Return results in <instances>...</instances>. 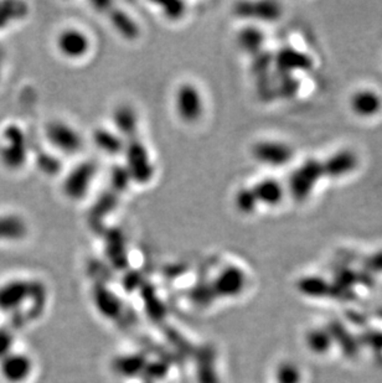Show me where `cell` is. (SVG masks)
<instances>
[{
	"instance_id": "6da1fadb",
	"label": "cell",
	"mask_w": 382,
	"mask_h": 383,
	"mask_svg": "<svg viewBox=\"0 0 382 383\" xmlns=\"http://www.w3.org/2000/svg\"><path fill=\"white\" fill-rule=\"evenodd\" d=\"M326 179V173L323 168V160L309 158L298 165L291 175L287 184V193L298 204L306 202L316 193L318 185Z\"/></svg>"
},
{
	"instance_id": "7a4b0ae2",
	"label": "cell",
	"mask_w": 382,
	"mask_h": 383,
	"mask_svg": "<svg viewBox=\"0 0 382 383\" xmlns=\"http://www.w3.org/2000/svg\"><path fill=\"white\" fill-rule=\"evenodd\" d=\"M174 108L181 122L196 124L204 116V96L195 83L184 82L179 85L174 95Z\"/></svg>"
},
{
	"instance_id": "3957f363",
	"label": "cell",
	"mask_w": 382,
	"mask_h": 383,
	"mask_svg": "<svg viewBox=\"0 0 382 383\" xmlns=\"http://www.w3.org/2000/svg\"><path fill=\"white\" fill-rule=\"evenodd\" d=\"M123 155L126 158L124 166L127 168L133 183L144 185L153 180L155 168L148 149L141 139L127 140Z\"/></svg>"
},
{
	"instance_id": "277c9868",
	"label": "cell",
	"mask_w": 382,
	"mask_h": 383,
	"mask_svg": "<svg viewBox=\"0 0 382 383\" xmlns=\"http://www.w3.org/2000/svg\"><path fill=\"white\" fill-rule=\"evenodd\" d=\"M55 49L67 61H81L91 52V37L83 29L66 26L55 36Z\"/></svg>"
},
{
	"instance_id": "5b68a950",
	"label": "cell",
	"mask_w": 382,
	"mask_h": 383,
	"mask_svg": "<svg viewBox=\"0 0 382 383\" xmlns=\"http://www.w3.org/2000/svg\"><path fill=\"white\" fill-rule=\"evenodd\" d=\"M251 154L257 163L268 168H283L294 158V150L285 142L263 139L253 144Z\"/></svg>"
},
{
	"instance_id": "8992f818",
	"label": "cell",
	"mask_w": 382,
	"mask_h": 383,
	"mask_svg": "<svg viewBox=\"0 0 382 383\" xmlns=\"http://www.w3.org/2000/svg\"><path fill=\"white\" fill-rule=\"evenodd\" d=\"M46 138L52 148L65 155H75L81 152L83 139L76 128L62 121H52L46 127Z\"/></svg>"
},
{
	"instance_id": "52a82bcc",
	"label": "cell",
	"mask_w": 382,
	"mask_h": 383,
	"mask_svg": "<svg viewBox=\"0 0 382 383\" xmlns=\"http://www.w3.org/2000/svg\"><path fill=\"white\" fill-rule=\"evenodd\" d=\"M360 166V158L355 150L349 148L339 149L323 160L326 178L330 180L345 179L354 174Z\"/></svg>"
},
{
	"instance_id": "ba28073f",
	"label": "cell",
	"mask_w": 382,
	"mask_h": 383,
	"mask_svg": "<svg viewBox=\"0 0 382 383\" xmlns=\"http://www.w3.org/2000/svg\"><path fill=\"white\" fill-rule=\"evenodd\" d=\"M349 107L355 117L362 119L376 117L382 112V96L375 88H357L350 95Z\"/></svg>"
},
{
	"instance_id": "9c48e42d",
	"label": "cell",
	"mask_w": 382,
	"mask_h": 383,
	"mask_svg": "<svg viewBox=\"0 0 382 383\" xmlns=\"http://www.w3.org/2000/svg\"><path fill=\"white\" fill-rule=\"evenodd\" d=\"M96 176V166L92 163H81L71 170L64 183V191L71 200H81L91 189Z\"/></svg>"
},
{
	"instance_id": "30bf717a",
	"label": "cell",
	"mask_w": 382,
	"mask_h": 383,
	"mask_svg": "<svg viewBox=\"0 0 382 383\" xmlns=\"http://www.w3.org/2000/svg\"><path fill=\"white\" fill-rule=\"evenodd\" d=\"M234 14L242 19L275 23L282 16V6L275 1H244L234 6Z\"/></svg>"
},
{
	"instance_id": "8fae6325",
	"label": "cell",
	"mask_w": 382,
	"mask_h": 383,
	"mask_svg": "<svg viewBox=\"0 0 382 383\" xmlns=\"http://www.w3.org/2000/svg\"><path fill=\"white\" fill-rule=\"evenodd\" d=\"M252 189L260 206L267 207H275L282 204L287 194V189L283 184L273 178H265L257 181L255 185H252Z\"/></svg>"
},
{
	"instance_id": "7c38bea8",
	"label": "cell",
	"mask_w": 382,
	"mask_h": 383,
	"mask_svg": "<svg viewBox=\"0 0 382 383\" xmlns=\"http://www.w3.org/2000/svg\"><path fill=\"white\" fill-rule=\"evenodd\" d=\"M113 126L114 130L121 134L123 138L131 140L137 138L138 133V114L134 108L128 104H119L114 108L112 113Z\"/></svg>"
},
{
	"instance_id": "4fadbf2b",
	"label": "cell",
	"mask_w": 382,
	"mask_h": 383,
	"mask_svg": "<svg viewBox=\"0 0 382 383\" xmlns=\"http://www.w3.org/2000/svg\"><path fill=\"white\" fill-rule=\"evenodd\" d=\"M236 42L241 51L255 56L263 51L265 44V31L256 24H247L237 32Z\"/></svg>"
},
{
	"instance_id": "5bb4252c",
	"label": "cell",
	"mask_w": 382,
	"mask_h": 383,
	"mask_svg": "<svg viewBox=\"0 0 382 383\" xmlns=\"http://www.w3.org/2000/svg\"><path fill=\"white\" fill-rule=\"evenodd\" d=\"M106 16H108L114 31L124 40L136 41L139 39L141 28L138 25L136 19L132 16H129L127 11L118 9L113 6Z\"/></svg>"
},
{
	"instance_id": "9a60e30c",
	"label": "cell",
	"mask_w": 382,
	"mask_h": 383,
	"mask_svg": "<svg viewBox=\"0 0 382 383\" xmlns=\"http://www.w3.org/2000/svg\"><path fill=\"white\" fill-rule=\"evenodd\" d=\"M93 142L103 153L112 157H117L124 153L126 149V139L121 134H118L114 129L108 128H98L93 133Z\"/></svg>"
},
{
	"instance_id": "2e32d148",
	"label": "cell",
	"mask_w": 382,
	"mask_h": 383,
	"mask_svg": "<svg viewBox=\"0 0 382 383\" xmlns=\"http://www.w3.org/2000/svg\"><path fill=\"white\" fill-rule=\"evenodd\" d=\"M275 65L282 71H306L311 68V59L296 49H282L275 56Z\"/></svg>"
},
{
	"instance_id": "e0dca14e",
	"label": "cell",
	"mask_w": 382,
	"mask_h": 383,
	"mask_svg": "<svg viewBox=\"0 0 382 383\" xmlns=\"http://www.w3.org/2000/svg\"><path fill=\"white\" fill-rule=\"evenodd\" d=\"M234 206L242 215H253L260 207L252 186L241 188L234 195Z\"/></svg>"
},
{
	"instance_id": "ac0fdd59",
	"label": "cell",
	"mask_w": 382,
	"mask_h": 383,
	"mask_svg": "<svg viewBox=\"0 0 382 383\" xmlns=\"http://www.w3.org/2000/svg\"><path fill=\"white\" fill-rule=\"evenodd\" d=\"M329 332L338 343L342 345V351L350 358H355L359 351L357 340L347 332V329L342 327L340 322H333L329 327Z\"/></svg>"
},
{
	"instance_id": "d6986e66",
	"label": "cell",
	"mask_w": 382,
	"mask_h": 383,
	"mask_svg": "<svg viewBox=\"0 0 382 383\" xmlns=\"http://www.w3.org/2000/svg\"><path fill=\"white\" fill-rule=\"evenodd\" d=\"M160 13L163 14L165 19L169 21H179L186 16V3L183 1H173L168 4H159Z\"/></svg>"
},
{
	"instance_id": "ffe728a7",
	"label": "cell",
	"mask_w": 382,
	"mask_h": 383,
	"mask_svg": "<svg viewBox=\"0 0 382 383\" xmlns=\"http://www.w3.org/2000/svg\"><path fill=\"white\" fill-rule=\"evenodd\" d=\"M331 337L326 332L316 330L308 335V345L316 353H326L330 348Z\"/></svg>"
},
{
	"instance_id": "44dd1931",
	"label": "cell",
	"mask_w": 382,
	"mask_h": 383,
	"mask_svg": "<svg viewBox=\"0 0 382 383\" xmlns=\"http://www.w3.org/2000/svg\"><path fill=\"white\" fill-rule=\"evenodd\" d=\"M111 183H112L113 189L122 191V193L127 190L128 185L133 183L132 178L124 165L113 169L111 173Z\"/></svg>"
},
{
	"instance_id": "7402d4cb",
	"label": "cell",
	"mask_w": 382,
	"mask_h": 383,
	"mask_svg": "<svg viewBox=\"0 0 382 383\" xmlns=\"http://www.w3.org/2000/svg\"><path fill=\"white\" fill-rule=\"evenodd\" d=\"M362 341L376 351H382V332H365L362 336Z\"/></svg>"
},
{
	"instance_id": "603a6c76",
	"label": "cell",
	"mask_w": 382,
	"mask_h": 383,
	"mask_svg": "<svg viewBox=\"0 0 382 383\" xmlns=\"http://www.w3.org/2000/svg\"><path fill=\"white\" fill-rule=\"evenodd\" d=\"M365 267L369 271L382 272V252H377L371 257H369L365 262Z\"/></svg>"
}]
</instances>
